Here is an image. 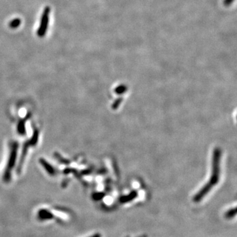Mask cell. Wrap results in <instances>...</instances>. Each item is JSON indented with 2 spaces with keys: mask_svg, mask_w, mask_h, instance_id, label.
Wrapping results in <instances>:
<instances>
[{
  "mask_svg": "<svg viewBox=\"0 0 237 237\" xmlns=\"http://www.w3.org/2000/svg\"><path fill=\"white\" fill-rule=\"evenodd\" d=\"M49 13H50V7L48 6L45 7L41 16L39 28L37 31V35L40 38H43L46 34L49 24Z\"/></svg>",
  "mask_w": 237,
  "mask_h": 237,
  "instance_id": "7a4b0ae2",
  "label": "cell"
},
{
  "mask_svg": "<svg viewBox=\"0 0 237 237\" xmlns=\"http://www.w3.org/2000/svg\"><path fill=\"white\" fill-rule=\"evenodd\" d=\"M20 24H21V20L19 18H15L9 22V27L11 29H16L20 25Z\"/></svg>",
  "mask_w": 237,
  "mask_h": 237,
  "instance_id": "3957f363",
  "label": "cell"
},
{
  "mask_svg": "<svg viewBox=\"0 0 237 237\" xmlns=\"http://www.w3.org/2000/svg\"><path fill=\"white\" fill-rule=\"evenodd\" d=\"M220 155H221V153H220L219 149H215L213 156V166H212L213 169H212L211 177L210 178L209 182L195 195L193 198V201L194 202H200L204 196H206V194L210 192L211 189L217 185L219 182Z\"/></svg>",
  "mask_w": 237,
  "mask_h": 237,
  "instance_id": "6da1fadb",
  "label": "cell"
},
{
  "mask_svg": "<svg viewBox=\"0 0 237 237\" xmlns=\"http://www.w3.org/2000/svg\"><path fill=\"white\" fill-rule=\"evenodd\" d=\"M101 236L100 235H98V234H97V235H94L93 236H92V237H100Z\"/></svg>",
  "mask_w": 237,
  "mask_h": 237,
  "instance_id": "5b68a950",
  "label": "cell"
},
{
  "mask_svg": "<svg viewBox=\"0 0 237 237\" xmlns=\"http://www.w3.org/2000/svg\"><path fill=\"white\" fill-rule=\"evenodd\" d=\"M236 215V209H233V210H230L229 211H228L226 214H225V216L227 218H228V219H231L232 217H235Z\"/></svg>",
  "mask_w": 237,
  "mask_h": 237,
  "instance_id": "277c9868",
  "label": "cell"
}]
</instances>
